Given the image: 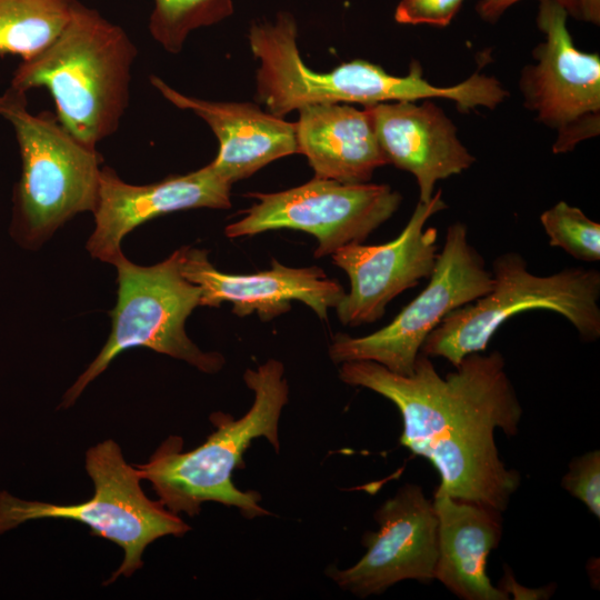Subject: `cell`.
<instances>
[{
  "label": "cell",
  "instance_id": "cell-5",
  "mask_svg": "<svg viewBox=\"0 0 600 600\" xmlns=\"http://www.w3.org/2000/svg\"><path fill=\"white\" fill-rule=\"evenodd\" d=\"M298 27L290 12H279L274 21L253 22L248 32L250 49L260 66L256 72L258 102L278 117L302 107L321 103L453 100V86L438 87L423 78L417 61L406 76L386 72L382 67L354 59L329 72H316L304 64L297 46Z\"/></svg>",
  "mask_w": 600,
  "mask_h": 600
},
{
  "label": "cell",
  "instance_id": "cell-10",
  "mask_svg": "<svg viewBox=\"0 0 600 600\" xmlns=\"http://www.w3.org/2000/svg\"><path fill=\"white\" fill-rule=\"evenodd\" d=\"M257 199L240 220L228 224V238L291 229L312 234L314 258L362 243L399 209L402 197L384 183H343L314 177L279 192L246 194Z\"/></svg>",
  "mask_w": 600,
  "mask_h": 600
},
{
  "label": "cell",
  "instance_id": "cell-19",
  "mask_svg": "<svg viewBox=\"0 0 600 600\" xmlns=\"http://www.w3.org/2000/svg\"><path fill=\"white\" fill-rule=\"evenodd\" d=\"M298 111V151L306 156L317 178L363 183L377 168L388 164L366 108L321 103Z\"/></svg>",
  "mask_w": 600,
  "mask_h": 600
},
{
  "label": "cell",
  "instance_id": "cell-4",
  "mask_svg": "<svg viewBox=\"0 0 600 600\" xmlns=\"http://www.w3.org/2000/svg\"><path fill=\"white\" fill-rule=\"evenodd\" d=\"M27 102L26 92L11 87L0 94V116L11 123L21 157L11 234L36 248L78 213L93 212L102 157L71 136L54 112L33 114Z\"/></svg>",
  "mask_w": 600,
  "mask_h": 600
},
{
  "label": "cell",
  "instance_id": "cell-21",
  "mask_svg": "<svg viewBox=\"0 0 600 600\" xmlns=\"http://www.w3.org/2000/svg\"><path fill=\"white\" fill-rule=\"evenodd\" d=\"M152 38L168 52L182 50L189 33L221 22L233 13L232 0H153Z\"/></svg>",
  "mask_w": 600,
  "mask_h": 600
},
{
  "label": "cell",
  "instance_id": "cell-12",
  "mask_svg": "<svg viewBox=\"0 0 600 600\" xmlns=\"http://www.w3.org/2000/svg\"><path fill=\"white\" fill-rule=\"evenodd\" d=\"M447 208L441 190L428 202L418 201L401 233L382 244L350 243L331 254L349 277L350 290L336 307L347 327L372 323L383 317L397 296L429 279L438 259V229L427 221Z\"/></svg>",
  "mask_w": 600,
  "mask_h": 600
},
{
  "label": "cell",
  "instance_id": "cell-16",
  "mask_svg": "<svg viewBox=\"0 0 600 600\" xmlns=\"http://www.w3.org/2000/svg\"><path fill=\"white\" fill-rule=\"evenodd\" d=\"M417 102L387 101L364 108L388 163L410 172L419 201L428 202L438 181L469 169L476 159L440 107L431 99Z\"/></svg>",
  "mask_w": 600,
  "mask_h": 600
},
{
  "label": "cell",
  "instance_id": "cell-26",
  "mask_svg": "<svg viewBox=\"0 0 600 600\" xmlns=\"http://www.w3.org/2000/svg\"><path fill=\"white\" fill-rule=\"evenodd\" d=\"M580 20L599 24L600 0H579Z\"/></svg>",
  "mask_w": 600,
  "mask_h": 600
},
{
  "label": "cell",
  "instance_id": "cell-17",
  "mask_svg": "<svg viewBox=\"0 0 600 600\" xmlns=\"http://www.w3.org/2000/svg\"><path fill=\"white\" fill-rule=\"evenodd\" d=\"M151 84L173 106L204 120L219 141L210 162L231 186L277 159L299 153L296 122L263 111L258 103L209 101L183 94L158 76Z\"/></svg>",
  "mask_w": 600,
  "mask_h": 600
},
{
  "label": "cell",
  "instance_id": "cell-18",
  "mask_svg": "<svg viewBox=\"0 0 600 600\" xmlns=\"http://www.w3.org/2000/svg\"><path fill=\"white\" fill-rule=\"evenodd\" d=\"M438 519L434 579L464 600H506L486 572L487 558L501 538L500 511L450 497L440 487L433 496Z\"/></svg>",
  "mask_w": 600,
  "mask_h": 600
},
{
  "label": "cell",
  "instance_id": "cell-7",
  "mask_svg": "<svg viewBox=\"0 0 600 600\" xmlns=\"http://www.w3.org/2000/svg\"><path fill=\"white\" fill-rule=\"evenodd\" d=\"M84 467L94 487L81 503L54 504L24 500L0 491V534L38 519H67L87 524L92 536L118 544L124 551L120 567L104 583L139 570L144 549L164 536L182 537L190 527L143 492L134 466L127 463L120 446L108 439L86 452Z\"/></svg>",
  "mask_w": 600,
  "mask_h": 600
},
{
  "label": "cell",
  "instance_id": "cell-22",
  "mask_svg": "<svg viewBox=\"0 0 600 600\" xmlns=\"http://www.w3.org/2000/svg\"><path fill=\"white\" fill-rule=\"evenodd\" d=\"M540 222L551 247L563 249L577 260L599 261L600 224L580 208L559 201L541 213Z\"/></svg>",
  "mask_w": 600,
  "mask_h": 600
},
{
  "label": "cell",
  "instance_id": "cell-13",
  "mask_svg": "<svg viewBox=\"0 0 600 600\" xmlns=\"http://www.w3.org/2000/svg\"><path fill=\"white\" fill-rule=\"evenodd\" d=\"M374 519L379 530L363 536L364 556L350 568H330L328 576L361 598L380 594L402 580L434 579L438 519L422 488L402 486L380 506Z\"/></svg>",
  "mask_w": 600,
  "mask_h": 600
},
{
  "label": "cell",
  "instance_id": "cell-1",
  "mask_svg": "<svg viewBox=\"0 0 600 600\" xmlns=\"http://www.w3.org/2000/svg\"><path fill=\"white\" fill-rule=\"evenodd\" d=\"M499 351L467 354L442 378L419 353L410 376L368 360L341 363L339 378L387 398L399 409L400 442L428 459L450 497L500 512L520 484L518 471L499 457L494 429L516 436L522 408Z\"/></svg>",
  "mask_w": 600,
  "mask_h": 600
},
{
  "label": "cell",
  "instance_id": "cell-2",
  "mask_svg": "<svg viewBox=\"0 0 600 600\" xmlns=\"http://www.w3.org/2000/svg\"><path fill=\"white\" fill-rule=\"evenodd\" d=\"M138 49L127 32L74 1L70 19L42 52L22 61L11 88L49 90L62 127L89 148L113 134L129 106Z\"/></svg>",
  "mask_w": 600,
  "mask_h": 600
},
{
  "label": "cell",
  "instance_id": "cell-6",
  "mask_svg": "<svg viewBox=\"0 0 600 600\" xmlns=\"http://www.w3.org/2000/svg\"><path fill=\"white\" fill-rule=\"evenodd\" d=\"M491 272V290L449 312L427 337L421 353L444 358L457 367L467 354L484 351L503 322L529 310L561 314L583 341L600 338L598 270L567 268L537 276L520 253L506 252L496 257Z\"/></svg>",
  "mask_w": 600,
  "mask_h": 600
},
{
  "label": "cell",
  "instance_id": "cell-8",
  "mask_svg": "<svg viewBox=\"0 0 600 600\" xmlns=\"http://www.w3.org/2000/svg\"><path fill=\"white\" fill-rule=\"evenodd\" d=\"M183 249L148 267L131 262L124 254L117 260L118 299L110 311L111 332L96 359L64 393L59 408L71 407L118 354L131 348H149L204 373L222 369L223 356L200 350L184 330L188 317L200 306L201 289L181 272Z\"/></svg>",
  "mask_w": 600,
  "mask_h": 600
},
{
  "label": "cell",
  "instance_id": "cell-23",
  "mask_svg": "<svg viewBox=\"0 0 600 600\" xmlns=\"http://www.w3.org/2000/svg\"><path fill=\"white\" fill-rule=\"evenodd\" d=\"M562 487L600 517V452L593 450L576 457L562 478Z\"/></svg>",
  "mask_w": 600,
  "mask_h": 600
},
{
  "label": "cell",
  "instance_id": "cell-9",
  "mask_svg": "<svg viewBox=\"0 0 600 600\" xmlns=\"http://www.w3.org/2000/svg\"><path fill=\"white\" fill-rule=\"evenodd\" d=\"M493 286L481 254L469 243L464 223L448 227L427 287L383 328L363 337L333 336L329 356L333 363L368 360L410 376L421 346L443 318L487 294Z\"/></svg>",
  "mask_w": 600,
  "mask_h": 600
},
{
  "label": "cell",
  "instance_id": "cell-20",
  "mask_svg": "<svg viewBox=\"0 0 600 600\" xmlns=\"http://www.w3.org/2000/svg\"><path fill=\"white\" fill-rule=\"evenodd\" d=\"M76 0H0V57L30 60L67 26Z\"/></svg>",
  "mask_w": 600,
  "mask_h": 600
},
{
  "label": "cell",
  "instance_id": "cell-25",
  "mask_svg": "<svg viewBox=\"0 0 600 600\" xmlns=\"http://www.w3.org/2000/svg\"><path fill=\"white\" fill-rule=\"evenodd\" d=\"M520 0H479L477 6V11L479 16L488 21H497L501 14L510 8L512 4L517 3ZM562 6L568 16H572L576 19L580 20L579 12V0H553Z\"/></svg>",
  "mask_w": 600,
  "mask_h": 600
},
{
  "label": "cell",
  "instance_id": "cell-11",
  "mask_svg": "<svg viewBox=\"0 0 600 600\" xmlns=\"http://www.w3.org/2000/svg\"><path fill=\"white\" fill-rule=\"evenodd\" d=\"M567 18L558 2L540 0L537 23L546 40L520 79L524 104L557 131L554 153L568 152L600 131V58L574 46Z\"/></svg>",
  "mask_w": 600,
  "mask_h": 600
},
{
  "label": "cell",
  "instance_id": "cell-3",
  "mask_svg": "<svg viewBox=\"0 0 600 600\" xmlns=\"http://www.w3.org/2000/svg\"><path fill=\"white\" fill-rule=\"evenodd\" d=\"M254 399L239 419L214 412L210 421L216 430L191 451H182V439L170 436L148 462L134 464L141 480H148L159 501L169 511L197 516L207 501L236 507L251 519L270 514L261 508L258 492L241 491L232 483V472L243 466L242 456L252 440L263 437L279 452L278 424L288 402L284 367L269 359L243 373Z\"/></svg>",
  "mask_w": 600,
  "mask_h": 600
},
{
  "label": "cell",
  "instance_id": "cell-14",
  "mask_svg": "<svg viewBox=\"0 0 600 600\" xmlns=\"http://www.w3.org/2000/svg\"><path fill=\"white\" fill-rule=\"evenodd\" d=\"M231 184L209 163L186 174L149 184H131L103 166L100 172L94 230L87 241L93 258L114 264L123 256V238L162 214L194 208L229 209Z\"/></svg>",
  "mask_w": 600,
  "mask_h": 600
},
{
  "label": "cell",
  "instance_id": "cell-15",
  "mask_svg": "<svg viewBox=\"0 0 600 600\" xmlns=\"http://www.w3.org/2000/svg\"><path fill=\"white\" fill-rule=\"evenodd\" d=\"M181 272L201 289L200 306L220 307L232 303V312L242 318L257 312L269 321L291 309L292 301L307 304L321 319L339 304L342 286L329 279L316 266L291 268L271 259L269 270L247 274L222 272L208 259V250L184 247Z\"/></svg>",
  "mask_w": 600,
  "mask_h": 600
},
{
  "label": "cell",
  "instance_id": "cell-24",
  "mask_svg": "<svg viewBox=\"0 0 600 600\" xmlns=\"http://www.w3.org/2000/svg\"><path fill=\"white\" fill-rule=\"evenodd\" d=\"M464 0H401L394 19L401 24L448 26Z\"/></svg>",
  "mask_w": 600,
  "mask_h": 600
}]
</instances>
